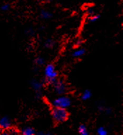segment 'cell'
Here are the masks:
<instances>
[{
  "mask_svg": "<svg viewBox=\"0 0 123 135\" xmlns=\"http://www.w3.org/2000/svg\"><path fill=\"white\" fill-rule=\"evenodd\" d=\"M22 135H35L34 129L31 127H26L21 131Z\"/></svg>",
  "mask_w": 123,
  "mask_h": 135,
  "instance_id": "8",
  "label": "cell"
},
{
  "mask_svg": "<svg viewBox=\"0 0 123 135\" xmlns=\"http://www.w3.org/2000/svg\"><path fill=\"white\" fill-rule=\"evenodd\" d=\"M85 49L83 48H80L77 50L74 51L73 53H72V56L75 58H80V57H82V56H84V54H85Z\"/></svg>",
  "mask_w": 123,
  "mask_h": 135,
  "instance_id": "9",
  "label": "cell"
},
{
  "mask_svg": "<svg viewBox=\"0 0 123 135\" xmlns=\"http://www.w3.org/2000/svg\"><path fill=\"white\" fill-rule=\"evenodd\" d=\"M100 18V15L99 14H94L92 16H90L89 17V18H88V21L89 22H91V23H94V22H96V21H97L98 19Z\"/></svg>",
  "mask_w": 123,
  "mask_h": 135,
  "instance_id": "14",
  "label": "cell"
},
{
  "mask_svg": "<svg viewBox=\"0 0 123 135\" xmlns=\"http://www.w3.org/2000/svg\"><path fill=\"white\" fill-rule=\"evenodd\" d=\"M91 97V91L89 90V89H86L85 90V91L82 93V94L81 96V98L84 101H86V100H88Z\"/></svg>",
  "mask_w": 123,
  "mask_h": 135,
  "instance_id": "11",
  "label": "cell"
},
{
  "mask_svg": "<svg viewBox=\"0 0 123 135\" xmlns=\"http://www.w3.org/2000/svg\"><path fill=\"white\" fill-rule=\"evenodd\" d=\"M30 84L32 86L33 89L35 91V92H38V91H41L42 88V83L38 80H32L30 82Z\"/></svg>",
  "mask_w": 123,
  "mask_h": 135,
  "instance_id": "6",
  "label": "cell"
},
{
  "mask_svg": "<svg viewBox=\"0 0 123 135\" xmlns=\"http://www.w3.org/2000/svg\"><path fill=\"white\" fill-rule=\"evenodd\" d=\"M40 18L42 19H45V20H47V19H50L52 17L53 14L51 13L49 11L47 10H45V9H43L40 11Z\"/></svg>",
  "mask_w": 123,
  "mask_h": 135,
  "instance_id": "7",
  "label": "cell"
},
{
  "mask_svg": "<svg viewBox=\"0 0 123 135\" xmlns=\"http://www.w3.org/2000/svg\"><path fill=\"white\" fill-rule=\"evenodd\" d=\"M82 42L80 40H77V42H75V45H77V46H80L81 44H82Z\"/></svg>",
  "mask_w": 123,
  "mask_h": 135,
  "instance_id": "20",
  "label": "cell"
},
{
  "mask_svg": "<svg viewBox=\"0 0 123 135\" xmlns=\"http://www.w3.org/2000/svg\"><path fill=\"white\" fill-rule=\"evenodd\" d=\"M37 135H45V133L42 132H38Z\"/></svg>",
  "mask_w": 123,
  "mask_h": 135,
  "instance_id": "22",
  "label": "cell"
},
{
  "mask_svg": "<svg viewBox=\"0 0 123 135\" xmlns=\"http://www.w3.org/2000/svg\"><path fill=\"white\" fill-rule=\"evenodd\" d=\"M52 105L54 107L67 108L71 105V100L69 97L66 96H61L54 99L52 101Z\"/></svg>",
  "mask_w": 123,
  "mask_h": 135,
  "instance_id": "3",
  "label": "cell"
},
{
  "mask_svg": "<svg viewBox=\"0 0 123 135\" xmlns=\"http://www.w3.org/2000/svg\"><path fill=\"white\" fill-rule=\"evenodd\" d=\"M11 127V121L9 120V118L7 116L3 117L0 119V127L4 129H7Z\"/></svg>",
  "mask_w": 123,
  "mask_h": 135,
  "instance_id": "5",
  "label": "cell"
},
{
  "mask_svg": "<svg viewBox=\"0 0 123 135\" xmlns=\"http://www.w3.org/2000/svg\"><path fill=\"white\" fill-rule=\"evenodd\" d=\"M0 135H11L10 134V133L7 132H6V131L3 130L2 132L0 133Z\"/></svg>",
  "mask_w": 123,
  "mask_h": 135,
  "instance_id": "19",
  "label": "cell"
},
{
  "mask_svg": "<svg viewBox=\"0 0 123 135\" xmlns=\"http://www.w3.org/2000/svg\"><path fill=\"white\" fill-rule=\"evenodd\" d=\"M78 131L80 135H89V133L87 130V127L85 126V124H80L79 126Z\"/></svg>",
  "mask_w": 123,
  "mask_h": 135,
  "instance_id": "10",
  "label": "cell"
},
{
  "mask_svg": "<svg viewBox=\"0 0 123 135\" xmlns=\"http://www.w3.org/2000/svg\"><path fill=\"white\" fill-rule=\"evenodd\" d=\"M51 115L54 121L58 123L65 122L68 120V113L66 108L54 107L51 110Z\"/></svg>",
  "mask_w": 123,
  "mask_h": 135,
  "instance_id": "1",
  "label": "cell"
},
{
  "mask_svg": "<svg viewBox=\"0 0 123 135\" xmlns=\"http://www.w3.org/2000/svg\"><path fill=\"white\" fill-rule=\"evenodd\" d=\"M10 8H11V5L9 3H4L1 6V9L3 11H8L10 9Z\"/></svg>",
  "mask_w": 123,
  "mask_h": 135,
  "instance_id": "16",
  "label": "cell"
},
{
  "mask_svg": "<svg viewBox=\"0 0 123 135\" xmlns=\"http://www.w3.org/2000/svg\"><path fill=\"white\" fill-rule=\"evenodd\" d=\"M26 33L27 34V35H28L32 36L34 35L35 31H34V30L32 29V28H28V29H27L26 30Z\"/></svg>",
  "mask_w": 123,
  "mask_h": 135,
  "instance_id": "18",
  "label": "cell"
},
{
  "mask_svg": "<svg viewBox=\"0 0 123 135\" xmlns=\"http://www.w3.org/2000/svg\"><path fill=\"white\" fill-rule=\"evenodd\" d=\"M87 13L89 16H92V15L95 14V9H94L93 7L90 6V7H89V8L87 9Z\"/></svg>",
  "mask_w": 123,
  "mask_h": 135,
  "instance_id": "17",
  "label": "cell"
},
{
  "mask_svg": "<svg viewBox=\"0 0 123 135\" xmlns=\"http://www.w3.org/2000/svg\"><path fill=\"white\" fill-rule=\"evenodd\" d=\"M45 82L47 84H53L57 80L58 73L55 69V67L53 64L49 63L47 65L45 69Z\"/></svg>",
  "mask_w": 123,
  "mask_h": 135,
  "instance_id": "2",
  "label": "cell"
},
{
  "mask_svg": "<svg viewBox=\"0 0 123 135\" xmlns=\"http://www.w3.org/2000/svg\"><path fill=\"white\" fill-rule=\"evenodd\" d=\"M56 44V42L52 39H48L45 42V46L47 48H52L53 46H54Z\"/></svg>",
  "mask_w": 123,
  "mask_h": 135,
  "instance_id": "12",
  "label": "cell"
},
{
  "mask_svg": "<svg viewBox=\"0 0 123 135\" xmlns=\"http://www.w3.org/2000/svg\"><path fill=\"white\" fill-rule=\"evenodd\" d=\"M107 131L104 127H100L97 129L98 135H107Z\"/></svg>",
  "mask_w": 123,
  "mask_h": 135,
  "instance_id": "15",
  "label": "cell"
},
{
  "mask_svg": "<svg viewBox=\"0 0 123 135\" xmlns=\"http://www.w3.org/2000/svg\"><path fill=\"white\" fill-rule=\"evenodd\" d=\"M53 86L55 92L59 95L65 94L66 91V89H67L66 83L61 80H56L53 84Z\"/></svg>",
  "mask_w": 123,
  "mask_h": 135,
  "instance_id": "4",
  "label": "cell"
},
{
  "mask_svg": "<svg viewBox=\"0 0 123 135\" xmlns=\"http://www.w3.org/2000/svg\"><path fill=\"white\" fill-rule=\"evenodd\" d=\"M35 63L37 65H39V66H41V65H43L45 63V59H43L42 57H38L35 60Z\"/></svg>",
  "mask_w": 123,
  "mask_h": 135,
  "instance_id": "13",
  "label": "cell"
},
{
  "mask_svg": "<svg viewBox=\"0 0 123 135\" xmlns=\"http://www.w3.org/2000/svg\"><path fill=\"white\" fill-rule=\"evenodd\" d=\"M45 135H53L51 133H47V134H45Z\"/></svg>",
  "mask_w": 123,
  "mask_h": 135,
  "instance_id": "23",
  "label": "cell"
},
{
  "mask_svg": "<svg viewBox=\"0 0 123 135\" xmlns=\"http://www.w3.org/2000/svg\"><path fill=\"white\" fill-rule=\"evenodd\" d=\"M104 110L106 112V113H110V111H111V109H110V108H106L104 109Z\"/></svg>",
  "mask_w": 123,
  "mask_h": 135,
  "instance_id": "21",
  "label": "cell"
}]
</instances>
